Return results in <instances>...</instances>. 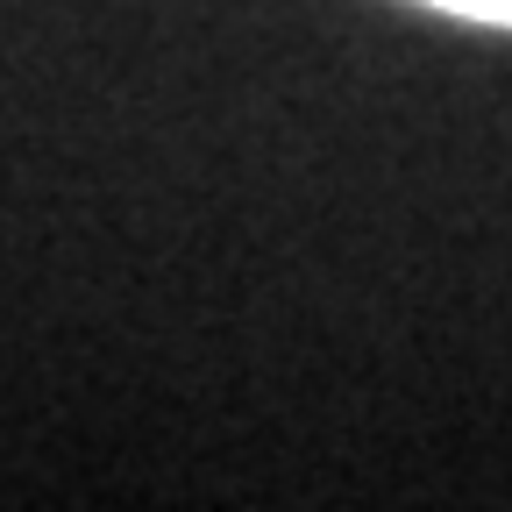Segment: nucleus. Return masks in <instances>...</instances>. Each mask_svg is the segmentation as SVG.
Segmentation results:
<instances>
[{
	"label": "nucleus",
	"mask_w": 512,
	"mask_h": 512,
	"mask_svg": "<svg viewBox=\"0 0 512 512\" xmlns=\"http://www.w3.org/2000/svg\"><path fill=\"white\" fill-rule=\"evenodd\" d=\"M434 8H456V15H477V22L512 29V0H434Z\"/></svg>",
	"instance_id": "1"
}]
</instances>
